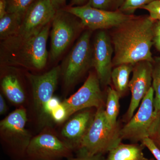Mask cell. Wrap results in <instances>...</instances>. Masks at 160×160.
I'll return each mask as SVG.
<instances>
[{
    "instance_id": "7",
    "label": "cell",
    "mask_w": 160,
    "mask_h": 160,
    "mask_svg": "<svg viewBox=\"0 0 160 160\" xmlns=\"http://www.w3.org/2000/svg\"><path fill=\"white\" fill-rule=\"evenodd\" d=\"M73 150L49 127L33 137L25 153L24 160H69Z\"/></svg>"
},
{
    "instance_id": "30",
    "label": "cell",
    "mask_w": 160,
    "mask_h": 160,
    "mask_svg": "<svg viewBox=\"0 0 160 160\" xmlns=\"http://www.w3.org/2000/svg\"><path fill=\"white\" fill-rule=\"evenodd\" d=\"M68 160H106V158L104 155L98 154L92 156L77 155L76 157Z\"/></svg>"
},
{
    "instance_id": "19",
    "label": "cell",
    "mask_w": 160,
    "mask_h": 160,
    "mask_svg": "<svg viewBox=\"0 0 160 160\" xmlns=\"http://www.w3.org/2000/svg\"><path fill=\"white\" fill-rule=\"evenodd\" d=\"M25 15L12 12L7 13L0 19V38L7 39L17 35L19 31Z\"/></svg>"
},
{
    "instance_id": "35",
    "label": "cell",
    "mask_w": 160,
    "mask_h": 160,
    "mask_svg": "<svg viewBox=\"0 0 160 160\" xmlns=\"http://www.w3.org/2000/svg\"><path fill=\"white\" fill-rule=\"evenodd\" d=\"M87 0H71V4L69 6H82Z\"/></svg>"
},
{
    "instance_id": "13",
    "label": "cell",
    "mask_w": 160,
    "mask_h": 160,
    "mask_svg": "<svg viewBox=\"0 0 160 160\" xmlns=\"http://www.w3.org/2000/svg\"><path fill=\"white\" fill-rule=\"evenodd\" d=\"M57 11L50 0H36L27 9L19 31L15 36L28 38L38 32L51 22Z\"/></svg>"
},
{
    "instance_id": "26",
    "label": "cell",
    "mask_w": 160,
    "mask_h": 160,
    "mask_svg": "<svg viewBox=\"0 0 160 160\" xmlns=\"http://www.w3.org/2000/svg\"><path fill=\"white\" fill-rule=\"evenodd\" d=\"M51 117L52 121L56 123H62L68 119L67 111L62 103L52 112Z\"/></svg>"
},
{
    "instance_id": "34",
    "label": "cell",
    "mask_w": 160,
    "mask_h": 160,
    "mask_svg": "<svg viewBox=\"0 0 160 160\" xmlns=\"http://www.w3.org/2000/svg\"><path fill=\"white\" fill-rule=\"evenodd\" d=\"M7 111V106L6 101L2 93L0 94V114L3 115Z\"/></svg>"
},
{
    "instance_id": "17",
    "label": "cell",
    "mask_w": 160,
    "mask_h": 160,
    "mask_svg": "<svg viewBox=\"0 0 160 160\" xmlns=\"http://www.w3.org/2000/svg\"><path fill=\"white\" fill-rule=\"evenodd\" d=\"M142 144L120 143L108 152L106 160H141L145 158Z\"/></svg>"
},
{
    "instance_id": "8",
    "label": "cell",
    "mask_w": 160,
    "mask_h": 160,
    "mask_svg": "<svg viewBox=\"0 0 160 160\" xmlns=\"http://www.w3.org/2000/svg\"><path fill=\"white\" fill-rule=\"evenodd\" d=\"M60 75L59 66L43 74H26L31 86L32 108L41 126L49 127V123L52 121L46 115L45 107L53 97Z\"/></svg>"
},
{
    "instance_id": "15",
    "label": "cell",
    "mask_w": 160,
    "mask_h": 160,
    "mask_svg": "<svg viewBox=\"0 0 160 160\" xmlns=\"http://www.w3.org/2000/svg\"><path fill=\"white\" fill-rule=\"evenodd\" d=\"M89 109L78 112L66 122L61 132V139L76 152L94 118Z\"/></svg>"
},
{
    "instance_id": "31",
    "label": "cell",
    "mask_w": 160,
    "mask_h": 160,
    "mask_svg": "<svg viewBox=\"0 0 160 160\" xmlns=\"http://www.w3.org/2000/svg\"><path fill=\"white\" fill-rule=\"evenodd\" d=\"M150 138L152 140L155 145L160 149V119L154 133Z\"/></svg>"
},
{
    "instance_id": "5",
    "label": "cell",
    "mask_w": 160,
    "mask_h": 160,
    "mask_svg": "<svg viewBox=\"0 0 160 160\" xmlns=\"http://www.w3.org/2000/svg\"><path fill=\"white\" fill-rule=\"evenodd\" d=\"M154 90L152 87L142 100L137 112L120 129L122 139L136 143L152 136L160 119V115L154 112Z\"/></svg>"
},
{
    "instance_id": "25",
    "label": "cell",
    "mask_w": 160,
    "mask_h": 160,
    "mask_svg": "<svg viewBox=\"0 0 160 160\" xmlns=\"http://www.w3.org/2000/svg\"><path fill=\"white\" fill-rule=\"evenodd\" d=\"M141 9L147 10L149 12V17L153 21H160V0H156Z\"/></svg>"
},
{
    "instance_id": "16",
    "label": "cell",
    "mask_w": 160,
    "mask_h": 160,
    "mask_svg": "<svg viewBox=\"0 0 160 160\" xmlns=\"http://www.w3.org/2000/svg\"><path fill=\"white\" fill-rule=\"evenodd\" d=\"M1 86L3 93L9 102L19 107H24L26 101V93L16 75L9 73L4 76Z\"/></svg>"
},
{
    "instance_id": "14",
    "label": "cell",
    "mask_w": 160,
    "mask_h": 160,
    "mask_svg": "<svg viewBox=\"0 0 160 160\" xmlns=\"http://www.w3.org/2000/svg\"><path fill=\"white\" fill-rule=\"evenodd\" d=\"M152 62L149 61H141L133 65L132 77L129 85L132 97L126 113L127 120L133 117L140 102L152 87Z\"/></svg>"
},
{
    "instance_id": "3",
    "label": "cell",
    "mask_w": 160,
    "mask_h": 160,
    "mask_svg": "<svg viewBox=\"0 0 160 160\" xmlns=\"http://www.w3.org/2000/svg\"><path fill=\"white\" fill-rule=\"evenodd\" d=\"M118 125L109 126L103 106L98 108L88 131L83 138L77 155L92 156L109 152L122 142Z\"/></svg>"
},
{
    "instance_id": "32",
    "label": "cell",
    "mask_w": 160,
    "mask_h": 160,
    "mask_svg": "<svg viewBox=\"0 0 160 160\" xmlns=\"http://www.w3.org/2000/svg\"><path fill=\"white\" fill-rule=\"evenodd\" d=\"M57 10L66 8V0H50Z\"/></svg>"
},
{
    "instance_id": "6",
    "label": "cell",
    "mask_w": 160,
    "mask_h": 160,
    "mask_svg": "<svg viewBox=\"0 0 160 160\" xmlns=\"http://www.w3.org/2000/svg\"><path fill=\"white\" fill-rule=\"evenodd\" d=\"M91 33V30L88 29L81 35L62 63L61 75L66 88L74 86L83 74L92 67Z\"/></svg>"
},
{
    "instance_id": "21",
    "label": "cell",
    "mask_w": 160,
    "mask_h": 160,
    "mask_svg": "<svg viewBox=\"0 0 160 160\" xmlns=\"http://www.w3.org/2000/svg\"><path fill=\"white\" fill-rule=\"evenodd\" d=\"M152 87L154 92V112L160 115V57L154 58L152 62Z\"/></svg>"
},
{
    "instance_id": "33",
    "label": "cell",
    "mask_w": 160,
    "mask_h": 160,
    "mask_svg": "<svg viewBox=\"0 0 160 160\" xmlns=\"http://www.w3.org/2000/svg\"><path fill=\"white\" fill-rule=\"evenodd\" d=\"M7 4L6 0H0V19L7 13Z\"/></svg>"
},
{
    "instance_id": "12",
    "label": "cell",
    "mask_w": 160,
    "mask_h": 160,
    "mask_svg": "<svg viewBox=\"0 0 160 160\" xmlns=\"http://www.w3.org/2000/svg\"><path fill=\"white\" fill-rule=\"evenodd\" d=\"M113 51L111 38L104 30H100L96 35L92 47V67L103 86H108L111 82Z\"/></svg>"
},
{
    "instance_id": "22",
    "label": "cell",
    "mask_w": 160,
    "mask_h": 160,
    "mask_svg": "<svg viewBox=\"0 0 160 160\" xmlns=\"http://www.w3.org/2000/svg\"><path fill=\"white\" fill-rule=\"evenodd\" d=\"M124 0H88L87 4L97 9L108 10H119Z\"/></svg>"
},
{
    "instance_id": "4",
    "label": "cell",
    "mask_w": 160,
    "mask_h": 160,
    "mask_svg": "<svg viewBox=\"0 0 160 160\" xmlns=\"http://www.w3.org/2000/svg\"><path fill=\"white\" fill-rule=\"evenodd\" d=\"M27 121L26 108L20 107L0 122L1 144L12 160H24L26 149L32 138L26 129Z\"/></svg>"
},
{
    "instance_id": "24",
    "label": "cell",
    "mask_w": 160,
    "mask_h": 160,
    "mask_svg": "<svg viewBox=\"0 0 160 160\" xmlns=\"http://www.w3.org/2000/svg\"><path fill=\"white\" fill-rule=\"evenodd\" d=\"M156 0H124L119 10L126 14L133 15L136 9L149 5Z\"/></svg>"
},
{
    "instance_id": "28",
    "label": "cell",
    "mask_w": 160,
    "mask_h": 160,
    "mask_svg": "<svg viewBox=\"0 0 160 160\" xmlns=\"http://www.w3.org/2000/svg\"><path fill=\"white\" fill-rule=\"evenodd\" d=\"M61 104V102H60V100L58 98L53 96L51 99L49 100L45 106V113L47 117L49 118L52 121L51 117L52 112L57 108Z\"/></svg>"
},
{
    "instance_id": "23",
    "label": "cell",
    "mask_w": 160,
    "mask_h": 160,
    "mask_svg": "<svg viewBox=\"0 0 160 160\" xmlns=\"http://www.w3.org/2000/svg\"><path fill=\"white\" fill-rule=\"evenodd\" d=\"M36 0H6L7 13H22L25 15L27 9Z\"/></svg>"
},
{
    "instance_id": "9",
    "label": "cell",
    "mask_w": 160,
    "mask_h": 160,
    "mask_svg": "<svg viewBox=\"0 0 160 160\" xmlns=\"http://www.w3.org/2000/svg\"><path fill=\"white\" fill-rule=\"evenodd\" d=\"M65 9L78 18L82 26L91 31L115 28L134 16L126 14L120 10L108 11L93 8L87 3Z\"/></svg>"
},
{
    "instance_id": "27",
    "label": "cell",
    "mask_w": 160,
    "mask_h": 160,
    "mask_svg": "<svg viewBox=\"0 0 160 160\" xmlns=\"http://www.w3.org/2000/svg\"><path fill=\"white\" fill-rule=\"evenodd\" d=\"M142 144L147 148L157 160H160V149L150 138H147L141 142Z\"/></svg>"
},
{
    "instance_id": "10",
    "label": "cell",
    "mask_w": 160,
    "mask_h": 160,
    "mask_svg": "<svg viewBox=\"0 0 160 160\" xmlns=\"http://www.w3.org/2000/svg\"><path fill=\"white\" fill-rule=\"evenodd\" d=\"M74 17L64 8L57 11L52 21L50 57L52 61L62 54L73 41L78 28L82 26Z\"/></svg>"
},
{
    "instance_id": "20",
    "label": "cell",
    "mask_w": 160,
    "mask_h": 160,
    "mask_svg": "<svg viewBox=\"0 0 160 160\" xmlns=\"http://www.w3.org/2000/svg\"><path fill=\"white\" fill-rule=\"evenodd\" d=\"M120 95L114 89L108 87L105 115L109 126L115 127L118 126L117 118L119 112Z\"/></svg>"
},
{
    "instance_id": "2",
    "label": "cell",
    "mask_w": 160,
    "mask_h": 160,
    "mask_svg": "<svg viewBox=\"0 0 160 160\" xmlns=\"http://www.w3.org/2000/svg\"><path fill=\"white\" fill-rule=\"evenodd\" d=\"M51 22L28 38L13 36L3 41L6 62L12 66L40 70L46 66L48 53L46 45Z\"/></svg>"
},
{
    "instance_id": "11",
    "label": "cell",
    "mask_w": 160,
    "mask_h": 160,
    "mask_svg": "<svg viewBox=\"0 0 160 160\" xmlns=\"http://www.w3.org/2000/svg\"><path fill=\"white\" fill-rule=\"evenodd\" d=\"M100 82L96 73L89 72L82 86L75 93L62 102L70 116L83 109L103 106L104 99L100 88Z\"/></svg>"
},
{
    "instance_id": "18",
    "label": "cell",
    "mask_w": 160,
    "mask_h": 160,
    "mask_svg": "<svg viewBox=\"0 0 160 160\" xmlns=\"http://www.w3.org/2000/svg\"><path fill=\"white\" fill-rule=\"evenodd\" d=\"M133 65L131 64H123L115 66L111 72V81L114 89L120 97L123 96L129 89V78L133 70Z\"/></svg>"
},
{
    "instance_id": "1",
    "label": "cell",
    "mask_w": 160,
    "mask_h": 160,
    "mask_svg": "<svg viewBox=\"0 0 160 160\" xmlns=\"http://www.w3.org/2000/svg\"><path fill=\"white\" fill-rule=\"evenodd\" d=\"M155 22L149 16H134L114 28L110 37L114 50L113 66L134 65L142 61L153 62L151 49Z\"/></svg>"
},
{
    "instance_id": "29",
    "label": "cell",
    "mask_w": 160,
    "mask_h": 160,
    "mask_svg": "<svg viewBox=\"0 0 160 160\" xmlns=\"http://www.w3.org/2000/svg\"><path fill=\"white\" fill-rule=\"evenodd\" d=\"M153 45L160 52V21L155 22L153 26Z\"/></svg>"
},
{
    "instance_id": "36",
    "label": "cell",
    "mask_w": 160,
    "mask_h": 160,
    "mask_svg": "<svg viewBox=\"0 0 160 160\" xmlns=\"http://www.w3.org/2000/svg\"><path fill=\"white\" fill-rule=\"evenodd\" d=\"M141 160H155L153 158H150V159H148L147 158H144L142 159Z\"/></svg>"
}]
</instances>
